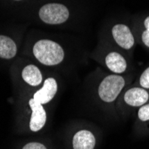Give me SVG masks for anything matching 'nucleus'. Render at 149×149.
<instances>
[{
  "instance_id": "f257e3e1",
  "label": "nucleus",
  "mask_w": 149,
  "mask_h": 149,
  "mask_svg": "<svg viewBox=\"0 0 149 149\" xmlns=\"http://www.w3.org/2000/svg\"><path fill=\"white\" fill-rule=\"evenodd\" d=\"M33 54L40 63L48 66L60 63L64 57L62 47L49 39H41L38 41L33 47Z\"/></svg>"
},
{
  "instance_id": "f03ea898",
  "label": "nucleus",
  "mask_w": 149,
  "mask_h": 149,
  "mask_svg": "<svg viewBox=\"0 0 149 149\" xmlns=\"http://www.w3.org/2000/svg\"><path fill=\"white\" fill-rule=\"evenodd\" d=\"M126 81L120 75H109L105 77L98 88L100 98L107 103L113 102L123 89Z\"/></svg>"
},
{
  "instance_id": "7ed1b4c3",
  "label": "nucleus",
  "mask_w": 149,
  "mask_h": 149,
  "mask_svg": "<svg viewBox=\"0 0 149 149\" xmlns=\"http://www.w3.org/2000/svg\"><path fill=\"white\" fill-rule=\"evenodd\" d=\"M39 18L47 24H61L68 20L69 10L62 4H47L40 8Z\"/></svg>"
},
{
  "instance_id": "20e7f679",
  "label": "nucleus",
  "mask_w": 149,
  "mask_h": 149,
  "mask_svg": "<svg viewBox=\"0 0 149 149\" xmlns=\"http://www.w3.org/2000/svg\"><path fill=\"white\" fill-rule=\"evenodd\" d=\"M112 35L119 47L125 50L131 49L135 45V38L129 28L125 24H116L112 29Z\"/></svg>"
},
{
  "instance_id": "39448f33",
  "label": "nucleus",
  "mask_w": 149,
  "mask_h": 149,
  "mask_svg": "<svg viewBox=\"0 0 149 149\" xmlns=\"http://www.w3.org/2000/svg\"><path fill=\"white\" fill-rule=\"evenodd\" d=\"M56 92H57L56 80L54 78H48L45 80L42 88H40L38 91H37L34 94L33 99L41 104H47L56 96Z\"/></svg>"
},
{
  "instance_id": "423d86ee",
  "label": "nucleus",
  "mask_w": 149,
  "mask_h": 149,
  "mask_svg": "<svg viewBox=\"0 0 149 149\" xmlns=\"http://www.w3.org/2000/svg\"><path fill=\"white\" fill-rule=\"evenodd\" d=\"M29 104L32 111L30 121V128L32 131L36 132L44 127L47 120V113L42 104L36 102L33 98L29 101Z\"/></svg>"
},
{
  "instance_id": "0eeeda50",
  "label": "nucleus",
  "mask_w": 149,
  "mask_h": 149,
  "mask_svg": "<svg viewBox=\"0 0 149 149\" xmlns=\"http://www.w3.org/2000/svg\"><path fill=\"white\" fill-rule=\"evenodd\" d=\"M149 99V93L141 87L131 88L124 94V101L127 104L134 107L144 105Z\"/></svg>"
},
{
  "instance_id": "6e6552de",
  "label": "nucleus",
  "mask_w": 149,
  "mask_h": 149,
  "mask_svg": "<svg viewBox=\"0 0 149 149\" xmlns=\"http://www.w3.org/2000/svg\"><path fill=\"white\" fill-rule=\"evenodd\" d=\"M105 64L107 68L115 74L123 73L128 68L126 59L117 52H111L108 54L105 57Z\"/></svg>"
},
{
  "instance_id": "1a4fd4ad",
  "label": "nucleus",
  "mask_w": 149,
  "mask_h": 149,
  "mask_svg": "<svg viewBox=\"0 0 149 149\" xmlns=\"http://www.w3.org/2000/svg\"><path fill=\"white\" fill-rule=\"evenodd\" d=\"M72 145L74 149H94L96 139L92 132L88 130H79L74 135Z\"/></svg>"
},
{
  "instance_id": "9d476101",
  "label": "nucleus",
  "mask_w": 149,
  "mask_h": 149,
  "mask_svg": "<svg viewBox=\"0 0 149 149\" xmlns=\"http://www.w3.org/2000/svg\"><path fill=\"white\" fill-rule=\"evenodd\" d=\"M17 52V47L15 41L9 37L0 35V57L11 59L15 57Z\"/></svg>"
},
{
  "instance_id": "9b49d317",
  "label": "nucleus",
  "mask_w": 149,
  "mask_h": 149,
  "mask_svg": "<svg viewBox=\"0 0 149 149\" xmlns=\"http://www.w3.org/2000/svg\"><path fill=\"white\" fill-rule=\"evenodd\" d=\"M22 76L25 82L31 86H38L42 82V74L35 65L26 66L22 71Z\"/></svg>"
},
{
  "instance_id": "f8f14e48",
  "label": "nucleus",
  "mask_w": 149,
  "mask_h": 149,
  "mask_svg": "<svg viewBox=\"0 0 149 149\" xmlns=\"http://www.w3.org/2000/svg\"><path fill=\"white\" fill-rule=\"evenodd\" d=\"M139 83L141 88L149 89V67H147L140 75Z\"/></svg>"
},
{
  "instance_id": "ddd939ff",
  "label": "nucleus",
  "mask_w": 149,
  "mask_h": 149,
  "mask_svg": "<svg viewBox=\"0 0 149 149\" xmlns=\"http://www.w3.org/2000/svg\"><path fill=\"white\" fill-rule=\"evenodd\" d=\"M139 118L142 121L149 120V104L140 106L139 110Z\"/></svg>"
},
{
  "instance_id": "4468645a",
  "label": "nucleus",
  "mask_w": 149,
  "mask_h": 149,
  "mask_svg": "<svg viewBox=\"0 0 149 149\" xmlns=\"http://www.w3.org/2000/svg\"><path fill=\"white\" fill-rule=\"evenodd\" d=\"M22 149H47L45 146L39 143H29L27 144Z\"/></svg>"
},
{
  "instance_id": "2eb2a0df",
  "label": "nucleus",
  "mask_w": 149,
  "mask_h": 149,
  "mask_svg": "<svg viewBox=\"0 0 149 149\" xmlns=\"http://www.w3.org/2000/svg\"><path fill=\"white\" fill-rule=\"evenodd\" d=\"M141 39L142 42L144 43V45L147 47H149V31L145 30L144 31H142L141 34Z\"/></svg>"
},
{
  "instance_id": "dca6fc26",
  "label": "nucleus",
  "mask_w": 149,
  "mask_h": 149,
  "mask_svg": "<svg viewBox=\"0 0 149 149\" xmlns=\"http://www.w3.org/2000/svg\"><path fill=\"white\" fill-rule=\"evenodd\" d=\"M144 27H145V30L149 31V16H147L145 21H144Z\"/></svg>"
}]
</instances>
